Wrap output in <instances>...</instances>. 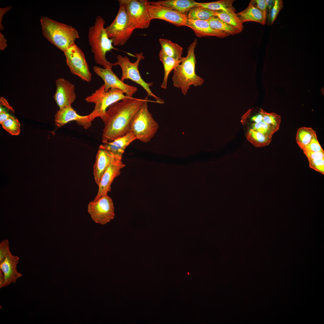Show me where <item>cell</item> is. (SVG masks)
Listing matches in <instances>:
<instances>
[{"instance_id":"74e56055","label":"cell","mask_w":324,"mask_h":324,"mask_svg":"<svg viewBox=\"0 0 324 324\" xmlns=\"http://www.w3.org/2000/svg\"><path fill=\"white\" fill-rule=\"evenodd\" d=\"M256 8H257L266 15H267V7L265 0H253L250 2Z\"/></svg>"},{"instance_id":"277c9868","label":"cell","mask_w":324,"mask_h":324,"mask_svg":"<svg viewBox=\"0 0 324 324\" xmlns=\"http://www.w3.org/2000/svg\"><path fill=\"white\" fill-rule=\"evenodd\" d=\"M105 23L103 18L98 16L94 25L89 28L88 39L95 62L105 68L112 69V63L107 61L106 55L107 52L116 49L108 36L104 27Z\"/></svg>"},{"instance_id":"30bf717a","label":"cell","mask_w":324,"mask_h":324,"mask_svg":"<svg viewBox=\"0 0 324 324\" xmlns=\"http://www.w3.org/2000/svg\"><path fill=\"white\" fill-rule=\"evenodd\" d=\"M64 52L67 64L71 73L84 81H91L92 74L81 49L74 44Z\"/></svg>"},{"instance_id":"5b68a950","label":"cell","mask_w":324,"mask_h":324,"mask_svg":"<svg viewBox=\"0 0 324 324\" xmlns=\"http://www.w3.org/2000/svg\"><path fill=\"white\" fill-rule=\"evenodd\" d=\"M148 98L147 96L144 99L142 104L130 123V131L133 133L136 139L145 143L150 141L159 127L148 110Z\"/></svg>"},{"instance_id":"ffe728a7","label":"cell","mask_w":324,"mask_h":324,"mask_svg":"<svg viewBox=\"0 0 324 324\" xmlns=\"http://www.w3.org/2000/svg\"><path fill=\"white\" fill-rule=\"evenodd\" d=\"M136 139L133 133L130 131L123 136L118 137L112 142L103 143L100 146L122 159L126 148Z\"/></svg>"},{"instance_id":"d6a6232c","label":"cell","mask_w":324,"mask_h":324,"mask_svg":"<svg viewBox=\"0 0 324 324\" xmlns=\"http://www.w3.org/2000/svg\"><path fill=\"white\" fill-rule=\"evenodd\" d=\"M260 110L263 115L262 121L278 130L281 121L280 116L274 112L267 113L261 109Z\"/></svg>"},{"instance_id":"f35d334b","label":"cell","mask_w":324,"mask_h":324,"mask_svg":"<svg viewBox=\"0 0 324 324\" xmlns=\"http://www.w3.org/2000/svg\"><path fill=\"white\" fill-rule=\"evenodd\" d=\"M303 150L308 160L324 158V152H313L306 149Z\"/></svg>"},{"instance_id":"cb8c5ba5","label":"cell","mask_w":324,"mask_h":324,"mask_svg":"<svg viewBox=\"0 0 324 324\" xmlns=\"http://www.w3.org/2000/svg\"><path fill=\"white\" fill-rule=\"evenodd\" d=\"M159 41L161 50L165 54L176 59L182 60L183 50L182 46L167 39L160 38Z\"/></svg>"},{"instance_id":"3957f363","label":"cell","mask_w":324,"mask_h":324,"mask_svg":"<svg viewBox=\"0 0 324 324\" xmlns=\"http://www.w3.org/2000/svg\"><path fill=\"white\" fill-rule=\"evenodd\" d=\"M40 22L44 36L64 52L74 44L75 40L79 38L77 31L71 26L46 16L42 17Z\"/></svg>"},{"instance_id":"9a60e30c","label":"cell","mask_w":324,"mask_h":324,"mask_svg":"<svg viewBox=\"0 0 324 324\" xmlns=\"http://www.w3.org/2000/svg\"><path fill=\"white\" fill-rule=\"evenodd\" d=\"M125 165L122 160L117 159L110 164L103 174L98 186L97 194L93 200L96 201L110 192L111 185L114 179L121 174L120 170Z\"/></svg>"},{"instance_id":"f1b7e54d","label":"cell","mask_w":324,"mask_h":324,"mask_svg":"<svg viewBox=\"0 0 324 324\" xmlns=\"http://www.w3.org/2000/svg\"><path fill=\"white\" fill-rule=\"evenodd\" d=\"M207 21L212 28L224 32L230 35L237 34L241 32L236 28L226 23L216 16L213 17Z\"/></svg>"},{"instance_id":"2e32d148","label":"cell","mask_w":324,"mask_h":324,"mask_svg":"<svg viewBox=\"0 0 324 324\" xmlns=\"http://www.w3.org/2000/svg\"><path fill=\"white\" fill-rule=\"evenodd\" d=\"M55 124L60 128L68 122L75 121L79 125L87 129L91 126V121L89 115L82 116L78 114L71 106L62 108L57 111L55 116Z\"/></svg>"},{"instance_id":"4316f807","label":"cell","mask_w":324,"mask_h":324,"mask_svg":"<svg viewBox=\"0 0 324 324\" xmlns=\"http://www.w3.org/2000/svg\"><path fill=\"white\" fill-rule=\"evenodd\" d=\"M316 132L311 128L302 127L299 128L296 135V142L302 150L310 143Z\"/></svg>"},{"instance_id":"484cf974","label":"cell","mask_w":324,"mask_h":324,"mask_svg":"<svg viewBox=\"0 0 324 324\" xmlns=\"http://www.w3.org/2000/svg\"><path fill=\"white\" fill-rule=\"evenodd\" d=\"M235 0H221L214 2L199 3V6L213 11L222 10L228 12H235V8L232 4Z\"/></svg>"},{"instance_id":"8992f818","label":"cell","mask_w":324,"mask_h":324,"mask_svg":"<svg viewBox=\"0 0 324 324\" xmlns=\"http://www.w3.org/2000/svg\"><path fill=\"white\" fill-rule=\"evenodd\" d=\"M124 93L122 90L115 88H111L106 92L103 84L94 93L87 97L86 101L93 103L95 105L94 110L89 114L91 121L98 117H100L102 119L107 108L115 102L128 97Z\"/></svg>"},{"instance_id":"44dd1931","label":"cell","mask_w":324,"mask_h":324,"mask_svg":"<svg viewBox=\"0 0 324 324\" xmlns=\"http://www.w3.org/2000/svg\"><path fill=\"white\" fill-rule=\"evenodd\" d=\"M155 2L186 15L191 8L199 6L198 2L193 0H166Z\"/></svg>"},{"instance_id":"7402d4cb","label":"cell","mask_w":324,"mask_h":324,"mask_svg":"<svg viewBox=\"0 0 324 324\" xmlns=\"http://www.w3.org/2000/svg\"><path fill=\"white\" fill-rule=\"evenodd\" d=\"M236 14L243 23L254 21L263 25L266 23V16L255 7L250 2L245 9Z\"/></svg>"},{"instance_id":"4dcf8cb0","label":"cell","mask_w":324,"mask_h":324,"mask_svg":"<svg viewBox=\"0 0 324 324\" xmlns=\"http://www.w3.org/2000/svg\"><path fill=\"white\" fill-rule=\"evenodd\" d=\"M245 129H251L272 138L273 134L278 130L274 127L266 124L263 121L258 123H251L244 125Z\"/></svg>"},{"instance_id":"52a82bcc","label":"cell","mask_w":324,"mask_h":324,"mask_svg":"<svg viewBox=\"0 0 324 324\" xmlns=\"http://www.w3.org/2000/svg\"><path fill=\"white\" fill-rule=\"evenodd\" d=\"M117 14L112 22L105 28L108 38L115 46L124 44L131 36L134 29L130 25L122 0Z\"/></svg>"},{"instance_id":"83f0119b","label":"cell","mask_w":324,"mask_h":324,"mask_svg":"<svg viewBox=\"0 0 324 324\" xmlns=\"http://www.w3.org/2000/svg\"><path fill=\"white\" fill-rule=\"evenodd\" d=\"M215 16L226 23L242 31L244 26L243 23L234 11L226 12L222 10L215 11Z\"/></svg>"},{"instance_id":"7c38bea8","label":"cell","mask_w":324,"mask_h":324,"mask_svg":"<svg viewBox=\"0 0 324 324\" xmlns=\"http://www.w3.org/2000/svg\"><path fill=\"white\" fill-rule=\"evenodd\" d=\"M147 8L151 20H163L177 26H186V15L173 10L166 6L157 4L155 1L148 2Z\"/></svg>"},{"instance_id":"e575fe53","label":"cell","mask_w":324,"mask_h":324,"mask_svg":"<svg viewBox=\"0 0 324 324\" xmlns=\"http://www.w3.org/2000/svg\"><path fill=\"white\" fill-rule=\"evenodd\" d=\"M309 167L324 174V158L308 160Z\"/></svg>"},{"instance_id":"9c48e42d","label":"cell","mask_w":324,"mask_h":324,"mask_svg":"<svg viewBox=\"0 0 324 324\" xmlns=\"http://www.w3.org/2000/svg\"><path fill=\"white\" fill-rule=\"evenodd\" d=\"M130 23L136 29H146L149 27L151 19L147 0H122Z\"/></svg>"},{"instance_id":"60d3db41","label":"cell","mask_w":324,"mask_h":324,"mask_svg":"<svg viewBox=\"0 0 324 324\" xmlns=\"http://www.w3.org/2000/svg\"><path fill=\"white\" fill-rule=\"evenodd\" d=\"M6 40L4 38L3 35L0 33V49L3 50L7 46Z\"/></svg>"},{"instance_id":"7bdbcfd3","label":"cell","mask_w":324,"mask_h":324,"mask_svg":"<svg viewBox=\"0 0 324 324\" xmlns=\"http://www.w3.org/2000/svg\"><path fill=\"white\" fill-rule=\"evenodd\" d=\"M0 104L3 105L8 109L13 111V109L12 107L10 106L7 100L2 97L0 98Z\"/></svg>"},{"instance_id":"7a4b0ae2","label":"cell","mask_w":324,"mask_h":324,"mask_svg":"<svg viewBox=\"0 0 324 324\" xmlns=\"http://www.w3.org/2000/svg\"><path fill=\"white\" fill-rule=\"evenodd\" d=\"M197 44V40L195 39L188 47L186 56L182 57L181 63L174 70L173 85L180 89L184 95L191 86H201L204 82V80L195 72L196 60L194 51Z\"/></svg>"},{"instance_id":"d6986e66","label":"cell","mask_w":324,"mask_h":324,"mask_svg":"<svg viewBox=\"0 0 324 324\" xmlns=\"http://www.w3.org/2000/svg\"><path fill=\"white\" fill-rule=\"evenodd\" d=\"M186 26L192 29L199 37L216 36L224 38L230 35L224 32L212 28L207 20L188 19Z\"/></svg>"},{"instance_id":"5bb4252c","label":"cell","mask_w":324,"mask_h":324,"mask_svg":"<svg viewBox=\"0 0 324 324\" xmlns=\"http://www.w3.org/2000/svg\"><path fill=\"white\" fill-rule=\"evenodd\" d=\"M19 259L18 256L12 255L10 251L0 263V288L15 283L17 280L22 276V274L17 270Z\"/></svg>"},{"instance_id":"e0dca14e","label":"cell","mask_w":324,"mask_h":324,"mask_svg":"<svg viewBox=\"0 0 324 324\" xmlns=\"http://www.w3.org/2000/svg\"><path fill=\"white\" fill-rule=\"evenodd\" d=\"M56 90L54 98L59 109L71 106L76 95L74 85L63 78H58L56 82Z\"/></svg>"},{"instance_id":"d4e9b609","label":"cell","mask_w":324,"mask_h":324,"mask_svg":"<svg viewBox=\"0 0 324 324\" xmlns=\"http://www.w3.org/2000/svg\"><path fill=\"white\" fill-rule=\"evenodd\" d=\"M245 136L247 140L257 147L268 146L272 138L267 137L262 133L251 129H245Z\"/></svg>"},{"instance_id":"4fadbf2b","label":"cell","mask_w":324,"mask_h":324,"mask_svg":"<svg viewBox=\"0 0 324 324\" xmlns=\"http://www.w3.org/2000/svg\"><path fill=\"white\" fill-rule=\"evenodd\" d=\"M93 70L104 80L105 90L106 92L111 88H117L123 91L127 97H132L137 90L136 87L126 84L119 79L112 69L103 68L95 66Z\"/></svg>"},{"instance_id":"d590c367","label":"cell","mask_w":324,"mask_h":324,"mask_svg":"<svg viewBox=\"0 0 324 324\" xmlns=\"http://www.w3.org/2000/svg\"><path fill=\"white\" fill-rule=\"evenodd\" d=\"M304 149L313 152H324L317 140L316 134L314 135L309 144Z\"/></svg>"},{"instance_id":"603a6c76","label":"cell","mask_w":324,"mask_h":324,"mask_svg":"<svg viewBox=\"0 0 324 324\" xmlns=\"http://www.w3.org/2000/svg\"><path fill=\"white\" fill-rule=\"evenodd\" d=\"M159 56L160 60L163 63L164 68V79L160 87L164 89H166L169 74L181 63L182 60H176L168 56L161 50L159 52Z\"/></svg>"},{"instance_id":"836d02e7","label":"cell","mask_w":324,"mask_h":324,"mask_svg":"<svg viewBox=\"0 0 324 324\" xmlns=\"http://www.w3.org/2000/svg\"><path fill=\"white\" fill-rule=\"evenodd\" d=\"M283 6V3L282 0H275L274 6L268 12L266 16L268 25L271 26L273 24L279 12L282 9Z\"/></svg>"},{"instance_id":"8fae6325","label":"cell","mask_w":324,"mask_h":324,"mask_svg":"<svg viewBox=\"0 0 324 324\" xmlns=\"http://www.w3.org/2000/svg\"><path fill=\"white\" fill-rule=\"evenodd\" d=\"M88 212L95 223L101 225L110 222L115 216L112 200L107 195L90 202L88 205Z\"/></svg>"},{"instance_id":"ab89813d","label":"cell","mask_w":324,"mask_h":324,"mask_svg":"<svg viewBox=\"0 0 324 324\" xmlns=\"http://www.w3.org/2000/svg\"><path fill=\"white\" fill-rule=\"evenodd\" d=\"M11 116L7 113L2 107L0 108V123L2 124Z\"/></svg>"},{"instance_id":"1f68e13d","label":"cell","mask_w":324,"mask_h":324,"mask_svg":"<svg viewBox=\"0 0 324 324\" xmlns=\"http://www.w3.org/2000/svg\"><path fill=\"white\" fill-rule=\"evenodd\" d=\"M3 128L13 135L19 134L20 124L18 120L11 116L2 124Z\"/></svg>"},{"instance_id":"f546056e","label":"cell","mask_w":324,"mask_h":324,"mask_svg":"<svg viewBox=\"0 0 324 324\" xmlns=\"http://www.w3.org/2000/svg\"><path fill=\"white\" fill-rule=\"evenodd\" d=\"M188 19L208 20L216 16L215 11L200 6L191 8L187 15Z\"/></svg>"},{"instance_id":"b9f144b4","label":"cell","mask_w":324,"mask_h":324,"mask_svg":"<svg viewBox=\"0 0 324 324\" xmlns=\"http://www.w3.org/2000/svg\"><path fill=\"white\" fill-rule=\"evenodd\" d=\"M267 7V12L269 11L274 6L275 0H266Z\"/></svg>"},{"instance_id":"6da1fadb","label":"cell","mask_w":324,"mask_h":324,"mask_svg":"<svg viewBox=\"0 0 324 324\" xmlns=\"http://www.w3.org/2000/svg\"><path fill=\"white\" fill-rule=\"evenodd\" d=\"M144 100L128 97L109 106L102 119L104 124L102 136L103 143L112 142L130 131L131 120Z\"/></svg>"},{"instance_id":"ba28073f","label":"cell","mask_w":324,"mask_h":324,"mask_svg":"<svg viewBox=\"0 0 324 324\" xmlns=\"http://www.w3.org/2000/svg\"><path fill=\"white\" fill-rule=\"evenodd\" d=\"M135 56L136 59L134 63L131 62L126 56L123 57L118 55L117 56V61L112 63V65L113 66L118 65L121 68L122 75L121 80L123 82L125 80L128 79L136 82L142 87L146 92L148 95L154 98L157 103H163V100L155 95L150 88V87L153 85V82H146L140 75L138 66L140 61L144 58L143 52H141L140 53H136Z\"/></svg>"},{"instance_id":"ac0fdd59","label":"cell","mask_w":324,"mask_h":324,"mask_svg":"<svg viewBox=\"0 0 324 324\" xmlns=\"http://www.w3.org/2000/svg\"><path fill=\"white\" fill-rule=\"evenodd\" d=\"M117 159L122 160L113 153L99 146L93 167L94 178L95 183L98 186L106 169L112 161Z\"/></svg>"},{"instance_id":"8d00e7d4","label":"cell","mask_w":324,"mask_h":324,"mask_svg":"<svg viewBox=\"0 0 324 324\" xmlns=\"http://www.w3.org/2000/svg\"><path fill=\"white\" fill-rule=\"evenodd\" d=\"M10 252L8 241L7 239L2 240L0 243V263Z\"/></svg>"}]
</instances>
